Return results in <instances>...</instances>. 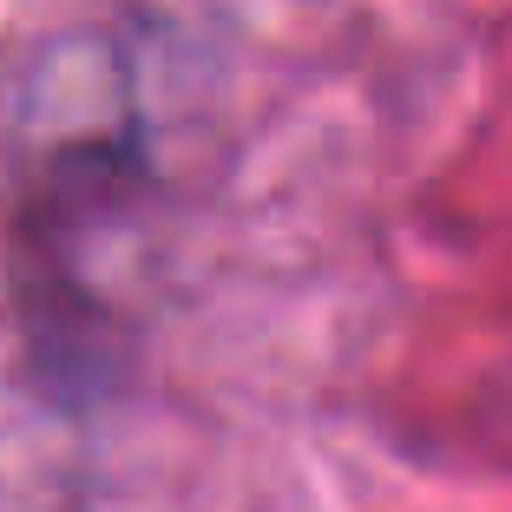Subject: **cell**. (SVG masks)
<instances>
[{
	"instance_id": "obj_1",
	"label": "cell",
	"mask_w": 512,
	"mask_h": 512,
	"mask_svg": "<svg viewBox=\"0 0 512 512\" xmlns=\"http://www.w3.org/2000/svg\"><path fill=\"white\" fill-rule=\"evenodd\" d=\"M151 191L158 171L145 106L125 66L86 125L40 132L20 112V151L7 165V296L20 316L27 388L60 414H86L119 388L125 329L92 283V250H106Z\"/></svg>"
}]
</instances>
